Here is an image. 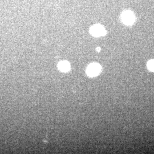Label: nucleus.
<instances>
[{"label":"nucleus","mask_w":154,"mask_h":154,"mask_svg":"<svg viewBox=\"0 0 154 154\" xmlns=\"http://www.w3.org/2000/svg\"><path fill=\"white\" fill-rule=\"evenodd\" d=\"M122 21L126 25H131L135 21V17L133 12L130 11H125L121 15Z\"/></svg>","instance_id":"1"},{"label":"nucleus","mask_w":154,"mask_h":154,"mask_svg":"<svg viewBox=\"0 0 154 154\" xmlns=\"http://www.w3.org/2000/svg\"><path fill=\"white\" fill-rule=\"evenodd\" d=\"M90 33L92 35L96 37L103 36L106 34L105 28L99 24L94 25L90 29Z\"/></svg>","instance_id":"2"},{"label":"nucleus","mask_w":154,"mask_h":154,"mask_svg":"<svg viewBox=\"0 0 154 154\" xmlns=\"http://www.w3.org/2000/svg\"><path fill=\"white\" fill-rule=\"evenodd\" d=\"M100 71L101 66L100 65L96 63H93L88 65L86 70V73L89 77H94L98 75Z\"/></svg>","instance_id":"3"},{"label":"nucleus","mask_w":154,"mask_h":154,"mask_svg":"<svg viewBox=\"0 0 154 154\" xmlns=\"http://www.w3.org/2000/svg\"><path fill=\"white\" fill-rule=\"evenodd\" d=\"M58 67L61 72H67L70 69V65L67 61H61L58 63Z\"/></svg>","instance_id":"4"},{"label":"nucleus","mask_w":154,"mask_h":154,"mask_svg":"<svg viewBox=\"0 0 154 154\" xmlns=\"http://www.w3.org/2000/svg\"><path fill=\"white\" fill-rule=\"evenodd\" d=\"M147 67L148 69L150 71L154 72V60H150L147 63Z\"/></svg>","instance_id":"5"},{"label":"nucleus","mask_w":154,"mask_h":154,"mask_svg":"<svg viewBox=\"0 0 154 154\" xmlns=\"http://www.w3.org/2000/svg\"><path fill=\"white\" fill-rule=\"evenodd\" d=\"M96 50H97V51L99 52V51H100V48L99 47H98V48L96 49Z\"/></svg>","instance_id":"6"}]
</instances>
